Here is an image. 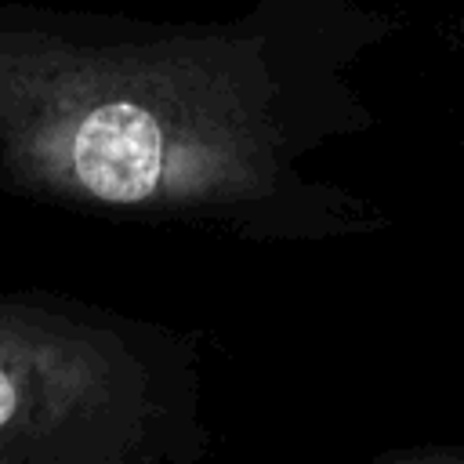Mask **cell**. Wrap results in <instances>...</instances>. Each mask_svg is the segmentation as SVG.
<instances>
[{
	"instance_id": "7a4b0ae2",
	"label": "cell",
	"mask_w": 464,
	"mask_h": 464,
	"mask_svg": "<svg viewBox=\"0 0 464 464\" xmlns=\"http://www.w3.org/2000/svg\"><path fill=\"white\" fill-rule=\"evenodd\" d=\"M196 334L51 286H0V464H199Z\"/></svg>"
},
{
	"instance_id": "6da1fadb",
	"label": "cell",
	"mask_w": 464,
	"mask_h": 464,
	"mask_svg": "<svg viewBox=\"0 0 464 464\" xmlns=\"http://www.w3.org/2000/svg\"><path fill=\"white\" fill-rule=\"evenodd\" d=\"M395 33L362 0L228 18L0 0V192L261 246L373 236L392 214L312 160L373 127L359 69Z\"/></svg>"
}]
</instances>
